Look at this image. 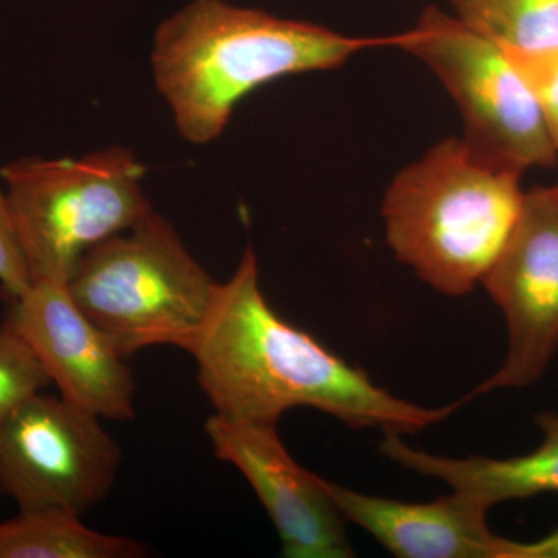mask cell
I'll list each match as a JSON object with an SVG mask.
<instances>
[{"label": "cell", "instance_id": "cell-1", "mask_svg": "<svg viewBox=\"0 0 558 558\" xmlns=\"http://www.w3.org/2000/svg\"><path fill=\"white\" fill-rule=\"evenodd\" d=\"M190 354L202 391L220 416L277 424L286 411L310 407L351 428L402 436L438 424L459 407L424 409L396 398L286 322L264 296L250 245L233 277L219 282Z\"/></svg>", "mask_w": 558, "mask_h": 558}, {"label": "cell", "instance_id": "cell-2", "mask_svg": "<svg viewBox=\"0 0 558 558\" xmlns=\"http://www.w3.org/2000/svg\"><path fill=\"white\" fill-rule=\"evenodd\" d=\"M384 43L392 38H352L222 0H194L157 28L150 64L179 134L208 145L259 87L340 68L360 50Z\"/></svg>", "mask_w": 558, "mask_h": 558}, {"label": "cell", "instance_id": "cell-3", "mask_svg": "<svg viewBox=\"0 0 558 558\" xmlns=\"http://www.w3.org/2000/svg\"><path fill=\"white\" fill-rule=\"evenodd\" d=\"M520 179L484 163L464 140H442L403 168L385 193L389 248L429 288L468 295L515 229L526 193Z\"/></svg>", "mask_w": 558, "mask_h": 558}, {"label": "cell", "instance_id": "cell-4", "mask_svg": "<svg viewBox=\"0 0 558 558\" xmlns=\"http://www.w3.org/2000/svg\"><path fill=\"white\" fill-rule=\"evenodd\" d=\"M218 284L171 223L150 209L131 229L84 253L65 286L80 310L130 357L157 344L190 352Z\"/></svg>", "mask_w": 558, "mask_h": 558}, {"label": "cell", "instance_id": "cell-5", "mask_svg": "<svg viewBox=\"0 0 558 558\" xmlns=\"http://www.w3.org/2000/svg\"><path fill=\"white\" fill-rule=\"evenodd\" d=\"M145 171L121 146L5 165L0 178L32 282L68 284L84 253L150 211Z\"/></svg>", "mask_w": 558, "mask_h": 558}, {"label": "cell", "instance_id": "cell-6", "mask_svg": "<svg viewBox=\"0 0 558 558\" xmlns=\"http://www.w3.org/2000/svg\"><path fill=\"white\" fill-rule=\"evenodd\" d=\"M392 46L417 58L457 102L464 143L490 167L523 175L554 168L558 150L534 92L512 57L454 14L427 7Z\"/></svg>", "mask_w": 558, "mask_h": 558}, {"label": "cell", "instance_id": "cell-7", "mask_svg": "<svg viewBox=\"0 0 558 558\" xmlns=\"http://www.w3.org/2000/svg\"><path fill=\"white\" fill-rule=\"evenodd\" d=\"M100 418L61 396L24 400L0 424V495L20 510L83 517L108 497L123 458Z\"/></svg>", "mask_w": 558, "mask_h": 558}, {"label": "cell", "instance_id": "cell-8", "mask_svg": "<svg viewBox=\"0 0 558 558\" xmlns=\"http://www.w3.org/2000/svg\"><path fill=\"white\" fill-rule=\"evenodd\" d=\"M481 284L505 315L508 354L468 400L537 384L558 351V196L554 186L524 193L515 229Z\"/></svg>", "mask_w": 558, "mask_h": 558}, {"label": "cell", "instance_id": "cell-9", "mask_svg": "<svg viewBox=\"0 0 558 558\" xmlns=\"http://www.w3.org/2000/svg\"><path fill=\"white\" fill-rule=\"evenodd\" d=\"M213 451L248 481L269 513L289 558L355 557L344 517L326 480L301 468L279 439L275 422L213 414L205 422Z\"/></svg>", "mask_w": 558, "mask_h": 558}, {"label": "cell", "instance_id": "cell-10", "mask_svg": "<svg viewBox=\"0 0 558 558\" xmlns=\"http://www.w3.org/2000/svg\"><path fill=\"white\" fill-rule=\"evenodd\" d=\"M7 322L35 352L62 399L105 418L135 417L132 371L60 282H32Z\"/></svg>", "mask_w": 558, "mask_h": 558}, {"label": "cell", "instance_id": "cell-11", "mask_svg": "<svg viewBox=\"0 0 558 558\" xmlns=\"http://www.w3.org/2000/svg\"><path fill=\"white\" fill-rule=\"evenodd\" d=\"M344 520L399 558H506L509 538L494 534L486 506L453 490L429 502L360 494L326 480Z\"/></svg>", "mask_w": 558, "mask_h": 558}, {"label": "cell", "instance_id": "cell-12", "mask_svg": "<svg viewBox=\"0 0 558 558\" xmlns=\"http://www.w3.org/2000/svg\"><path fill=\"white\" fill-rule=\"evenodd\" d=\"M543 438L531 453L506 459L447 458L407 446L402 436L388 433L380 453L402 468L449 484L490 509L499 502L558 494V414L535 417Z\"/></svg>", "mask_w": 558, "mask_h": 558}, {"label": "cell", "instance_id": "cell-13", "mask_svg": "<svg viewBox=\"0 0 558 558\" xmlns=\"http://www.w3.org/2000/svg\"><path fill=\"white\" fill-rule=\"evenodd\" d=\"M137 539L87 527L60 509L20 510L0 523V558H140Z\"/></svg>", "mask_w": 558, "mask_h": 558}, {"label": "cell", "instance_id": "cell-14", "mask_svg": "<svg viewBox=\"0 0 558 558\" xmlns=\"http://www.w3.org/2000/svg\"><path fill=\"white\" fill-rule=\"evenodd\" d=\"M454 16L510 53L558 50V0H449Z\"/></svg>", "mask_w": 558, "mask_h": 558}, {"label": "cell", "instance_id": "cell-15", "mask_svg": "<svg viewBox=\"0 0 558 558\" xmlns=\"http://www.w3.org/2000/svg\"><path fill=\"white\" fill-rule=\"evenodd\" d=\"M51 381L35 352L9 322L0 323V424Z\"/></svg>", "mask_w": 558, "mask_h": 558}, {"label": "cell", "instance_id": "cell-16", "mask_svg": "<svg viewBox=\"0 0 558 558\" xmlns=\"http://www.w3.org/2000/svg\"><path fill=\"white\" fill-rule=\"evenodd\" d=\"M508 53L519 65L534 92L543 120L558 150V50L532 54L510 53V51Z\"/></svg>", "mask_w": 558, "mask_h": 558}, {"label": "cell", "instance_id": "cell-17", "mask_svg": "<svg viewBox=\"0 0 558 558\" xmlns=\"http://www.w3.org/2000/svg\"><path fill=\"white\" fill-rule=\"evenodd\" d=\"M0 286L10 301L20 299L32 286L5 191H0Z\"/></svg>", "mask_w": 558, "mask_h": 558}, {"label": "cell", "instance_id": "cell-18", "mask_svg": "<svg viewBox=\"0 0 558 558\" xmlns=\"http://www.w3.org/2000/svg\"><path fill=\"white\" fill-rule=\"evenodd\" d=\"M506 558H558V527L534 542L510 539Z\"/></svg>", "mask_w": 558, "mask_h": 558}, {"label": "cell", "instance_id": "cell-19", "mask_svg": "<svg viewBox=\"0 0 558 558\" xmlns=\"http://www.w3.org/2000/svg\"><path fill=\"white\" fill-rule=\"evenodd\" d=\"M554 189H556V191H557V196H558V183H557V185H556V186H554Z\"/></svg>", "mask_w": 558, "mask_h": 558}]
</instances>
